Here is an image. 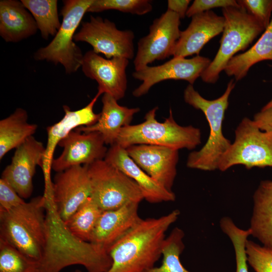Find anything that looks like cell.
<instances>
[{
  "label": "cell",
  "mask_w": 272,
  "mask_h": 272,
  "mask_svg": "<svg viewBox=\"0 0 272 272\" xmlns=\"http://www.w3.org/2000/svg\"><path fill=\"white\" fill-rule=\"evenodd\" d=\"M225 19L210 10L191 17L187 28L180 31L174 47L173 57L199 55L202 47L211 39L223 32Z\"/></svg>",
  "instance_id": "ac0fdd59"
},
{
  "label": "cell",
  "mask_w": 272,
  "mask_h": 272,
  "mask_svg": "<svg viewBox=\"0 0 272 272\" xmlns=\"http://www.w3.org/2000/svg\"><path fill=\"white\" fill-rule=\"evenodd\" d=\"M235 86L234 80L228 83L224 94L212 100L202 97L192 85L189 84L184 91V101L205 114L210 126V134L205 145L198 151L190 153L186 165L188 168L203 171L218 169L221 157L231 145L223 133L222 125L229 105V98Z\"/></svg>",
  "instance_id": "3957f363"
},
{
  "label": "cell",
  "mask_w": 272,
  "mask_h": 272,
  "mask_svg": "<svg viewBox=\"0 0 272 272\" xmlns=\"http://www.w3.org/2000/svg\"><path fill=\"white\" fill-rule=\"evenodd\" d=\"M211 61L200 55L191 58L173 57L162 64L148 65L135 71L132 77L142 83L133 91L132 95L135 97L145 95L154 85L167 80H184L193 85Z\"/></svg>",
  "instance_id": "7c38bea8"
},
{
  "label": "cell",
  "mask_w": 272,
  "mask_h": 272,
  "mask_svg": "<svg viewBox=\"0 0 272 272\" xmlns=\"http://www.w3.org/2000/svg\"><path fill=\"white\" fill-rule=\"evenodd\" d=\"M134 34L131 30H119L115 24L107 19L90 16L83 22L80 31L75 34V41L90 44L96 53L103 54L106 58L134 57Z\"/></svg>",
  "instance_id": "9c48e42d"
},
{
  "label": "cell",
  "mask_w": 272,
  "mask_h": 272,
  "mask_svg": "<svg viewBox=\"0 0 272 272\" xmlns=\"http://www.w3.org/2000/svg\"><path fill=\"white\" fill-rule=\"evenodd\" d=\"M190 2L189 0H168L167 10L177 14L180 19H183L186 16Z\"/></svg>",
  "instance_id": "8d00e7d4"
},
{
  "label": "cell",
  "mask_w": 272,
  "mask_h": 272,
  "mask_svg": "<svg viewBox=\"0 0 272 272\" xmlns=\"http://www.w3.org/2000/svg\"><path fill=\"white\" fill-rule=\"evenodd\" d=\"M93 1H63L60 27L47 45L34 53V59L46 60L56 65L60 63L67 74L78 71L81 67L84 55L75 42V32Z\"/></svg>",
  "instance_id": "8992f818"
},
{
  "label": "cell",
  "mask_w": 272,
  "mask_h": 272,
  "mask_svg": "<svg viewBox=\"0 0 272 272\" xmlns=\"http://www.w3.org/2000/svg\"><path fill=\"white\" fill-rule=\"evenodd\" d=\"M237 2L265 29L268 27L272 17V0H240Z\"/></svg>",
  "instance_id": "d6a6232c"
},
{
  "label": "cell",
  "mask_w": 272,
  "mask_h": 272,
  "mask_svg": "<svg viewBox=\"0 0 272 272\" xmlns=\"http://www.w3.org/2000/svg\"><path fill=\"white\" fill-rule=\"evenodd\" d=\"M103 212L90 196L63 223L69 232L77 239L90 242L97 223Z\"/></svg>",
  "instance_id": "484cf974"
},
{
  "label": "cell",
  "mask_w": 272,
  "mask_h": 272,
  "mask_svg": "<svg viewBox=\"0 0 272 272\" xmlns=\"http://www.w3.org/2000/svg\"><path fill=\"white\" fill-rule=\"evenodd\" d=\"M114 10L123 13L142 16L153 10L149 0H94L87 12L97 13Z\"/></svg>",
  "instance_id": "4dcf8cb0"
},
{
  "label": "cell",
  "mask_w": 272,
  "mask_h": 272,
  "mask_svg": "<svg viewBox=\"0 0 272 272\" xmlns=\"http://www.w3.org/2000/svg\"><path fill=\"white\" fill-rule=\"evenodd\" d=\"M245 249L247 263L255 272H272V249L248 239Z\"/></svg>",
  "instance_id": "1f68e13d"
},
{
  "label": "cell",
  "mask_w": 272,
  "mask_h": 272,
  "mask_svg": "<svg viewBox=\"0 0 272 272\" xmlns=\"http://www.w3.org/2000/svg\"><path fill=\"white\" fill-rule=\"evenodd\" d=\"M22 2L0 1V35L7 42H18L37 32L36 23Z\"/></svg>",
  "instance_id": "7402d4cb"
},
{
  "label": "cell",
  "mask_w": 272,
  "mask_h": 272,
  "mask_svg": "<svg viewBox=\"0 0 272 272\" xmlns=\"http://www.w3.org/2000/svg\"><path fill=\"white\" fill-rule=\"evenodd\" d=\"M128 63L127 58H105L92 50L84 55L81 67L87 77L98 83V94L107 93L118 101L125 94L127 85L126 69Z\"/></svg>",
  "instance_id": "4fadbf2b"
},
{
  "label": "cell",
  "mask_w": 272,
  "mask_h": 272,
  "mask_svg": "<svg viewBox=\"0 0 272 272\" xmlns=\"http://www.w3.org/2000/svg\"><path fill=\"white\" fill-rule=\"evenodd\" d=\"M104 160L133 180L147 201L159 203L175 200L174 192L164 188L145 172L129 157L125 148L116 144L110 146Z\"/></svg>",
  "instance_id": "d6986e66"
},
{
  "label": "cell",
  "mask_w": 272,
  "mask_h": 272,
  "mask_svg": "<svg viewBox=\"0 0 272 272\" xmlns=\"http://www.w3.org/2000/svg\"><path fill=\"white\" fill-rule=\"evenodd\" d=\"M125 149L129 157L145 172L164 188L172 191L177 174L178 150L146 144L131 145Z\"/></svg>",
  "instance_id": "e0dca14e"
},
{
  "label": "cell",
  "mask_w": 272,
  "mask_h": 272,
  "mask_svg": "<svg viewBox=\"0 0 272 272\" xmlns=\"http://www.w3.org/2000/svg\"><path fill=\"white\" fill-rule=\"evenodd\" d=\"M27 112L18 108L0 121V159L13 149H16L36 132L38 126L28 121Z\"/></svg>",
  "instance_id": "d4e9b609"
},
{
  "label": "cell",
  "mask_w": 272,
  "mask_h": 272,
  "mask_svg": "<svg viewBox=\"0 0 272 272\" xmlns=\"http://www.w3.org/2000/svg\"><path fill=\"white\" fill-rule=\"evenodd\" d=\"M138 203H129L119 208L104 211L101 214L90 243L107 252L111 247L141 219Z\"/></svg>",
  "instance_id": "ffe728a7"
},
{
  "label": "cell",
  "mask_w": 272,
  "mask_h": 272,
  "mask_svg": "<svg viewBox=\"0 0 272 272\" xmlns=\"http://www.w3.org/2000/svg\"><path fill=\"white\" fill-rule=\"evenodd\" d=\"M265 60H272V17L256 42L248 50L233 56L224 71L228 76H234L239 81L246 76L252 66Z\"/></svg>",
  "instance_id": "cb8c5ba5"
},
{
  "label": "cell",
  "mask_w": 272,
  "mask_h": 272,
  "mask_svg": "<svg viewBox=\"0 0 272 272\" xmlns=\"http://www.w3.org/2000/svg\"><path fill=\"white\" fill-rule=\"evenodd\" d=\"M251 236L272 249V180H262L253 195Z\"/></svg>",
  "instance_id": "603a6c76"
},
{
  "label": "cell",
  "mask_w": 272,
  "mask_h": 272,
  "mask_svg": "<svg viewBox=\"0 0 272 272\" xmlns=\"http://www.w3.org/2000/svg\"><path fill=\"white\" fill-rule=\"evenodd\" d=\"M178 210L157 218L141 219L109 249L112 264L106 272H145L162 255L166 232L178 218Z\"/></svg>",
  "instance_id": "6da1fadb"
},
{
  "label": "cell",
  "mask_w": 272,
  "mask_h": 272,
  "mask_svg": "<svg viewBox=\"0 0 272 272\" xmlns=\"http://www.w3.org/2000/svg\"><path fill=\"white\" fill-rule=\"evenodd\" d=\"M91 196L88 165L72 167L57 172L52 182L51 202L65 223Z\"/></svg>",
  "instance_id": "8fae6325"
},
{
  "label": "cell",
  "mask_w": 272,
  "mask_h": 272,
  "mask_svg": "<svg viewBox=\"0 0 272 272\" xmlns=\"http://www.w3.org/2000/svg\"><path fill=\"white\" fill-rule=\"evenodd\" d=\"M184 235L181 229L174 228L163 242L161 265L159 267L154 266L145 272H190L183 266L180 260V256L185 247Z\"/></svg>",
  "instance_id": "83f0119b"
},
{
  "label": "cell",
  "mask_w": 272,
  "mask_h": 272,
  "mask_svg": "<svg viewBox=\"0 0 272 272\" xmlns=\"http://www.w3.org/2000/svg\"><path fill=\"white\" fill-rule=\"evenodd\" d=\"M100 96L97 93L87 105L79 110H72L68 106L64 105L63 117L58 122L46 128L47 141L41 167L44 178V194L48 195L52 193L51 170L56 146L64 137L76 128L81 126L90 125L97 121L100 113H94L93 107Z\"/></svg>",
  "instance_id": "9a60e30c"
},
{
  "label": "cell",
  "mask_w": 272,
  "mask_h": 272,
  "mask_svg": "<svg viewBox=\"0 0 272 272\" xmlns=\"http://www.w3.org/2000/svg\"><path fill=\"white\" fill-rule=\"evenodd\" d=\"M102 109L97 121L90 125L75 129L81 132H99L106 145L116 143L121 128L130 124L133 116L140 111L138 107L128 108L119 105L110 95L105 93L102 98Z\"/></svg>",
  "instance_id": "44dd1931"
},
{
  "label": "cell",
  "mask_w": 272,
  "mask_h": 272,
  "mask_svg": "<svg viewBox=\"0 0 272 272\" xmlns=\"http://www.w3.org/2000/svg\"><path fill=\"white\" fill-rule=\"evenodd\" d=\"M272 107V99L263 107L268 108Z\"/></svg>",
  "instance_id": "74e56055"
},
{
  "label": "cell",
  "mask_w": 272,
  "mask_h": 272,
  "mask_svg": "<svg viewBox=\"0 0 272 272\" xmlns=\"http://www.w3.org/2000/svg\"><path fill=\"white\" fill-rule=\"evenodd\" d=\"M180 19L176 13L167 10L155 19L150 26L149 34L138 42L133 60L135 71L140 70L155 60L173 55L180 30Z\"/></svg>",
  "instance_id": "30bf717a"
},
{
  "label": "cell",
  "mask_w": 272,
  "mask_h": 272,
  "mask_svg": "<svg viewBox=\"0 0 272 272\" xmlns=\"http://www.w3.org/2000/svg\"><path fill=\"white\" fill-rule=\"evenodd\" d=\"M88 171L90 196L103 211L139 204L144 199L137 183L104 159L88 165Z\"/></svg>",
  "instance_id": "52a82bcc"
},
{
  "label": "cell",
  "mask_w": 272,
  "mask_h": 272,
  "mask_svg": "<svg viewBox=\"0 0 272 272\" xmlns=\"http://www.w3.org/2000/svg\"><path fill=\"white\" fill-rule=\"evenodd\" d=\"M45 147L33 136L27 139L16 149L11 163L2 173L7 180L23 199L32 195L33 178L36 166H42Z\"/></svg>",
  "instance_id": "2e32d148"
},
{
  "label": "cell",
  "mask_w": 272,
  "mask_h": 272,
  "mask_svg": "<svg viewBox=\"0 0 272 272\" xmlns=\"http://www.w3.org/2000/svg\"><path fill=\"white\" fill-rule=\"evenodd\" d=\"M158 109L156 106L149 110L144 122L122 127L115 144L125 149L131 145L146 144L178 150H192L200 145L201 134L198 128L179 125L173 118L171 108L169 117L164 122H159L156 118Z\"/></svg>",
  "instance_id": "277c9868"
},
{
  "label": "cell",
  "mask_w": 272,
  "mask_h": 272,
  "mask_svg": "<svg viewBox=\"0 0 272 272\" xmlns=\"http://www.w3.org/2000/svg\"><path fill=\"white\" fill-rule=\"evenodd\" d=\"M220 227L222 232L230 239L234 247L235 260V272H249L248 269L246 243L251 236L248 228L244 230L238 227L229 217H222L220 221Z\"/></svg>",
  "instance_id": "f546056e"
},
{
  "label": "cell",
  "mask_w": 272,
  "mask_h": 272,
  "mask_svg": "<svg viewBox=\"0 0 272 272\" xmlns=\"http://www.w3.org/2000/svg\"><path fill=\"white\" fill-rule=\"evenodd\" d=\"M222 13L225 22L219 49L200 77L207 83H216L220 74L235 54L246 49L265 30L263 26L241 6L223 8Z\"/></svg>",
  "instance_id": "5b68a950"
},
{
  "label": "cell",
  "mask_w": 272,
  "mask_h": 272,
  "mask_svg": "<svg viewBox=\"0 0 272 272\" xmlns=\"http://www.w3.org/2000/svg\"><path fill=\"white\" fill-rule=\"evenodd\" d=\"M25 201L5 179H0V211H6Z\"/></svg>",
  "instance_id": "836d02e7"
},
{
  "label": "cell",
  "mask_w": 272,
  "mask_h": 272,
  "mask_svg": "<svg viewBox=\"0 0 272 272\" xmlns=\"http://www.w3.org/2000/svg\"><path fill=\"white\" fill-rule=\"evenodd\" d=\"M34 18L42 37L55 36L61 24L58 14L57 0H21Z\"/></svg>",
  "instance_id": "4316f807"
},
{
  "label": "cell",
  "mask_w": 272,
  "mask_h": 272,
  "mask_svg": "<svg viewBox=\"0 0 272 272\" xmlns=\"http://www.w3.org/2000/svg\"><path fill=\"white\" fill-rule=\"evenodd\" d=\"M230 7H240L237 1L235 0H195L188 8L187 17L201 13L215 8H225Z\"/></svg>",
  "instance_id": "e575fe53"
},
{
  "label": "cell",
  "mask_w": 272,
  "mask_h": 272,
  "mask_svg": "<svg viewBox=\"0 0 272 272\" xmlns=\"http://www.w3.org/2000/svg\"><path fill=\"white\" fill-rule=\"evenodd\" d=\"M235 138L220 161L225 171L236 165L247 169L272 167V132L260 130L253 120L244 117L235 130Z\"/></svg>",
  "instance_id": "ba28073f"
},
{
  "label": "cell",
  "mask_w": 272,
  "mask_h": 272,
  "mask_svg": "<svg viewBox=\"0 0 272 272\" xmlns=\"http://www.w3.org/2000/svg\"><path fill=\"white\" fill-rule=\"evenodd\" d=\"M105 145L99 132H81L74 129L59 143L58 146L63 150L53 159L52 169L57 173L104 159L108 149Z\"/></svg>",
  "instance_id": "5bb4252c"
},
{
  "label": "cell",
  "mask_w": 272,
  "mask_h": 272,
  "mask_svg": "<svg viewBox=\"0 0 272 272\" xmlns=\"http://www.w3.org/2000/svg\"><path fill=\"white\" fill-rule=\"evenodd\" d=\"M39 261L0 238V272H38Z\"/></svg>",
  "instance_id": "f1b7e54d"
},
{
  "label": "cell",
  "mask_w": 272,
  "mask_h": 272,
  "mask_svg": "<svg viewBox=\"0 0 272 272\" xmlns=\"http://www.w3.org/2000/svg\"><path fill=\"white\" fill-rule=\"evenodd\" d=\"M252 120L260 130L272 132V107H263L254 115Z\"/></svg>",
  "instance_id": "d590c367"
},
{
  "label": "cell",
  "mask_w": 272,
  "mask_h": 272,
  "mask_svg": "<svg viewBox=\"0 0 272 272\" xmlns=\"http://www.w3.org/2000/svg\"><path fill=\"white\" fill-rule=\"evenodd\" d=\"M72 272H82V271L79 269H76Z\"/></svg>",
  "instance_id": "f35d334b"
},
{
  "label": "cell",
  "mask_w": 272,
  "mask_h": 272,
  "mask_svg": "<svg viewBox=\"0 0 272 272\" xmlns=\"http://www.w3.org/2000/svg\"><path fill=\"white\" fill-rule=\"evenodd\" d=\"M46 207L43 195L10 210L0 211V238L39 262L47 242Z\"/></svg>",
  "instance_id": "7a4b0ae2"
}]
</instances>
